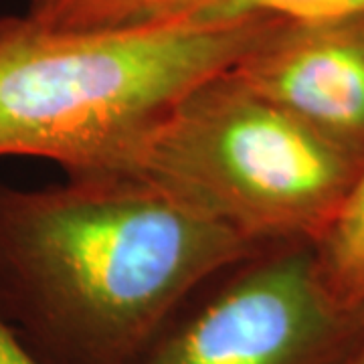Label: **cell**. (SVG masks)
<instances>
[{
	"label": "cell",
	"mask_w": 364,
	"mask_h": 364,
	"mask_svg": "<svg viewBox=\"0 0 364 364\" xmlns=\"http://www.w3.org/2000/svg\"><path fill=\"white\" fill-rule=\"evenodd\" d=\"M261 245L130 172L0 184V316L41 364H134Z\"/></svg>",
	"instance_id": "cell-1"
},
{
	"label": "cell",
	"mask_w": 364,
	"mask_h": 364,
	"mask_svg": "<svg viewBox=\"0 0 364 364\" xmlns=\"http://www.w3.org/2000/svg\"><path fill=\"white\" fill-rule=\"evenodd\" d=\"M273 21L63 28L0 14V156L45 158L65 176L124 172L158 119Z\"/></svg>",
	"instance_id": "cell-2"
},
{
	"label": "cell",
	"mask_w": 364,
	"mask_h": 364,
	"mask_svg": "<svg viewBox=\"0 0 364 364\" xmlns=\"http://www.w3.org/2000/svg\"><path fill=\"white\" fill-rule=\"evenodd\" d=\"M364 160L231 73L200 81L144 136L124 172L142 176L251 243H318Z\"/></svg>",
	"instance_id": "cell-3"
},
{
	"label": "cell",
	"mask_w": 364,
	"mask_h": 364,
	"mask_svg": "<svg viewBox=\"0 0 364 364\" xmlns=\"http://www.w3.org/2000/svg\"><path fill=\"white\" fill-rule=\"evenodd\" d=\"M364 316L326 282L316 243L261 245L215 273L134 364H346Z\"/></svg>",
	"instance_id": "cell-4"
},
{
	"label": "cell",
	"mask_w": 364,
	"mask_h": 364,
	"mask_svg": "<svg viewBox=\"0 0 364 364\" xmlns=\"http://www.w3.org/2000/svg\"><path fill=\"white\" fill-rule=\"evenodd\" d=\"M231 73L269 104L364 160V14L275 18Z\"/></svg>",
	"instance_id": "cell-5"
},
{
	"label": "cell",
	"mask_w": 364,
	"mask_h": 364,
	"mask_svg": "<svg viewBox=\"0 0 364 364\" xmlns=\"http://www.w3.org/2000/svg\"><path fill=\"white\" fill-rule=\"evenodd\" d=\"M358 14H364V0H156L144 21L217 25L255 16L324 21Z\"/></svg>",
	"instance_id": "cell-6"
},
{
	"label": "cell",
	"mask_w": 364,
	"mask_h": 364,
	"mask_svg": "<svg viewBox=\"0 0 364 364\" xmlns=\"http://www.w3.org/2000/svg\"><path fill=\"white\" fill-rule=\"evenodd\" d=\"M316 253L336 298L364 316V164L336 221L316 243Z\"/></svg>",
	"instance_id": "cell-7"
},
{
	"label": "cell",
	"mask_w": 364,
	"mask_h": 364,
	"mask_svg": "<svg viewBox=\"0 0 364 364\" xmlns=\"http://www.w3.org/2000/svg\"><path fill=\"white\" fill-rule=\"evenodd\" d=\"M156 0H28L33 18L63 28H100L142 23Z\"/></svg>",
	"instance_id": "cell-8"
},
{
	"label": "cell",
	"mask_w": 364,
	"mask_h": 364,
	"mask_svg": "<svg viewBox=\"0 0 364 364\" xmlns=\"http://www.w3.org/2000/svg\"><path fill=\"white\" fill-rule=\"evenodd\" d=\"M0 364H41L0 316Z\"/></svg>",
	"instance_id": "cell-9"
},
{
	"label": "cell",
	"mask_w": 364,
	"mask_h": 364,
	"mask_svg": "<svg viewBox=\"0 0 364 364\" xmlns=\"http://www.w3.org/2000/svg\"><path fill=\"white\" fill-rule=\"evenodd\" d=\"M346 364H364V334H363V338H360V342H358V346L354 348V352H352V356L348 358V363Z\"/></svg>",
	"instance_id": "cell-10"
}]
</instances>
